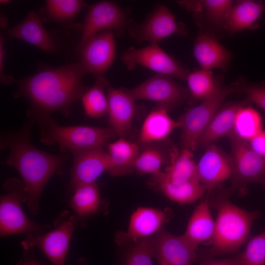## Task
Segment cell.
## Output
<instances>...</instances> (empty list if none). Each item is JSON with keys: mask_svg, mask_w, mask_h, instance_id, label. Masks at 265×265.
<instances>
[{"mask_svg": "<svg viewBox=\"0 0 265 265\" xmlns=\"http://www.w3.org/2000/svg\"><path fill=\"white\" fill-rule=\"evenodd\" d=\"M209 201L217 215L211 247L198 255L201 262L237 251L248 239L252 225L261 214L259 211H248L234 205L227 193L209 197Z\"/></svg>", "mask_w": 265, "mask_h": 265, "instance_id": "3", "label": "cell"}, {"mask_svg": "<svg viewBox=\"0 0 265 265\" xmlns=\"http://www.w3.org/2000/svg\"><path fill=\"white\" fill-rule=\"evenodd\" d=\"M45 10L49 17L58 22H67L75 18L85 6L80 0H48Z\"/></svg>", "mask_w": 265, "mask_h": 265, "instance_id": "33", "label": "cell"}, {"mask_svg": "<svg viewBox=\"0 0 265 265\" xmlns=\"http://www.w3.org/2000/svg\"><path fill=\"white\" fill-rule=\"evenodd\" d=\"M196 249L183 235L163 228L153 237V257L158 265H192L198 260Z\"/></svg>", "mask_w": 265, "mask_h": 265, "instance_id": "11", "label": "cell"}, {"mask_svg": "<svg viewBox=\"0 0 265 265\" xmlns=\"http://www.w3.org/2000/svg\"><path fill=\"white\" fill-rule=\"evenodd\" d=\"M262 130V119L257 110L246 105L238 110L233 131L237 137L248 141Z\"/></svg>", "mask_w": 265, "mask_h": 265, "instance_id": "30", "label": "cell"}, {"mask_svg": "<svg viewBox=\"0 0 265 265\" xmlns=\"http://www.w3.org/2000/svg\"><path fill=\"white\" fill-rule=\"evenodd\" d=\"M180 31L179 25L170 10L163 5H159L144 23L134 26L131 33L137 41L158 44Z\"/></svg>", "mask_w": 265, "mask_h": 265, "instance_id": "14", "label": "cell"}, {"mask_svg": "<svg viewBox=\"0 0 265 265\" xmlns=\"http://www.w3.org/2000/svg\"><path fill=\"white\" fill-rule=\"evenodd\" d=\"M151 184L168 198L181 204L193 203L207 191L200 182L173 183L161 170L152 175Z\"/></svg>", "mask_w": 265, "mask_h": 265, "instance_id": "22", "label": "cell"}, {"mask_svg": "<svg viewBox=\"0 0 265 265\" xmlns=\"http://www.w3.org/2000/svg\"><path fill=\"white\" fill-rule=\"evenodd\" d=\"M239 254L233 257L215 260L214 259L207 260L201 263L202 265H240Z\"/></svg>", "mask_w": 265, "mask_h": 265, "instance_id": "40", "label": "cell"}, {"mask_svg": "<svg viewBox=\"0 0 265 265\" xmlns=\"http://www.w3.org/2000/svg\"><path fill=\"white\" fill-rule=\"evenodd\" d=\"M0 3H7L8 2H9V0H0Z\"/></svg>", "mask_w": 265, "mask_h": 265, "instance_id": "42", "label": "cell"}, {"mask_svg": "<svg viewBox=\"0 0 265 265\" xmlns=\"http://www.w3.org/2000/svg\"><path fill=\"white\" fill-rule=\"evenodd\" d=\"M5 193L0 198V235L4 237L26 233L40 235L48 227L30 220L25 213L22 203L26 202L25 186L17 178L7 180L3 184Z\"/></svg>", "mask_w": 265, "mask_h": 265, "instance_id": "5", "label": "cell"}, {"mask_svg": "<svg viewBox=\"0 0 265 265\" xmlns=\"http://www.w3.org/2000/svg\"><path fill=\"white\" fill-rule=\"evenodd\" d=\"M265 9L261 2L243 0L233 4L224 27L230 33H235L250 27L258 20Z\"/></svg>", "mask_w": 265, "mask_h": 265, "instance_id": "27", "label": "cell"}, {"mask_svg": "<svg viewBox=\"0 0 265 265\" xmlns=\"http://www.w3.org/2000/svg\"><path fill=\"white\" fill-rule=\"evenodd\" d=\"M239 255L240 265H265V231L251 238Z\"/></svg>", "mask_w": 265, "mask_h": 265, "instance_id": "35", "label": "cell"}, {"mask_svg": "<svg viewBox=\"0 0 265 265\" xmlns=\"http://www.w3.org/2000/svg\"><path fill=\"white\" fill-rule=\"evenodd\" d=\"M127 90L136 101H153L168 110L184 103L189 96L188 91L171 77L158 74Z\"/></svg>", "mask_w": 265, "mask_h": 265, "instance_id": "10", "label": "cell"}, {"mask_svg": "<svg viewBox=\"0 0 265 265\" xmlns=\"http://www.w3.org/2000/svg\"><path fill=\"white\" fill-rule=\"evenodd\" d=\"M168 220L166 212L151 207H139L131 215L127 230L117 235V242H134L152 237L162 229Z\"/></svg>", "mask_w": 265, "mask_h": 265, "instance_id": "15", "label": "cell"}, {"mask_svg": "<svg viewBox=\"0 0 265 265\" xmlns=\"http://www.w3.org/2000/svg\"><path fill=\"white\" fill-rule=\"evenodd\" d=\"M247 142L256 153L265 159V131L262 130Z\"/></svg>", "mask_w": 265, "mask_h": 265, "instance_id": "38", "label": "cell"}, {"mask_svg": "<svg viewBox=\"0 0 265 265\" xmlns=\"http://www.w3.org/2000/svg\"><path fill=\"white\" fill-rule=\"evenodd\" d=\"M237 91L243 94L247 101L253 103L265 110V85L262 84L243 83L235 84Z\"/></svg>", "mask_w": 265, "mask_h": 265, "instance_id": "37", "label": "cell"}, {"mask_svg": "<svg viewBox=\"0 0 265 265\" xmlns=\"http://www.w3.org/2000/svg\"><path fill=\"white\" fill-rule=\"evenodd\" d=\"M127 22L124 10L114 2L104 0L92 4L88 10L82 26L79 47L100 32L123 28Z\"/></svg>", "mask_w": 265, "mask_h": 265, "instance_id": "13", "label": "cell"}, {"mask_svg": "<svg viewBox=\"0 0 265 265\" xmlns=\"http://www.w3.org/2000/svg\"><path fill=\"white\" fill-rule=\"evenodd\" d=\"M121 59L129 70L140 66L158 74L185 80L190 72L157 44L139 49L131 48L123 53Z\"/></svg>", "mask_w": 265, "mask_h": 265, "instance_id": "9", "label": "cell"}, {"mask_svg": "<svg viewBox=\"0 0 265 265\" xmlns=\"http://www.w3.org/2000/svg\"><path fill=\"white\" fill-rule=\"evenodd\" d=\"M4 49L3 40L2 37L0 40V80L1 83L4 85H8L12 83H15L16 80L12 77L5 75L4 73Z\"/></svg>", "mask_w": 265, "mask_h": 265, "instance_id": "39", "label": "cell"}, {"mask_svg": "<svg viewBox=\"0 0 265 265\" xmlns=\"http://www.w3.org/2000/svg\"><path fill=\"white\" fill-rule=\"evenodd\" d=\"M153 237L133 242L125 257L123 265H153Z\"/></svg>", "mask_w": 265, "mask_h": 265, "instance_id": "34", "label": "cell"}, {"mask_svg": "<svg viewBox=\"0 0 265 265\" xmlns=\"http://www.w3.org/2000/svg\"><path fill=\"white\" fill-rule=\"evenodd\" d=\"M228 137L231 146L232 188L244 194L250 183L265 186V159L252 149L247 141L238 138L234 132Z\"/></svg>", "mask_w": 265, "mask_h": 265, "instance_id": "8", "label": "cell"}, {"mask_svg": "<svg viewBox=\"0 0 265 265\" xmlns=\"http://www.w3.org/2000/svg\"><path fill=\"white\" fill-rule=\"evenodd\" d=\"M235 86H220L210 97L188 109L179 120L182 130L181 143L183 148L196 150L198 141L212 118L220 109L224 100L236 92Z\"/></svg>", "mask_w": 265, "mask_h": 265, "instance_id": "6", "label": "cell"}, {"mask_svg": "<svg viewBox=\"0 0 265 265\" xmlns=\"http://www.w3.org/2000/svg\"><path fill=\"white\" fill-rule=\"evenodd\" d=\"M74 190L69 203L76 216L85 218L99 211L101 198L96 183L79 186Z\"/></svg>", "mask_w": 265, "mask_h": 265, "instance_id": "28", "label": "cell"}, {"mask_svg": "<svg viewBox=\"0 0 265 265\" xmlns=\"http://www.w3.org/2000/svg\"><path fill=\"white\" fill-rule=\"evenodd\" d=\"M80 63L87 73L102 77L115 57V40L112 30L100 32L79 47Z\"/></svg>", "mask_w": 265, "mask_h": 265, "instance_id": "12", "label": "cell"}, {"mask_svg": "<svg viewBox=\"0 0 265 265\" xmlns=\"http://www.w3.org/2000/svg\"><path fill=\"white\" fill-rule=\"evenodd\" d=\"M8 34L47 52H53L56 44L44 27L38 14L30 11L17 25L10 28Z\"/></svg>", "mask_w": 265, "mask_h": 265, "instance_id": "19", "label": "cell"}, {"mask_svg": "<svg viewBox=\"0 0 265 265\" xmlns=\"http://www.w3.org/2000/svg\"><path fill=\"white\" fill-rule=\"evenodd\" d=\"M193 54L201 69L226 70L231 60V54L212 35L200 33L196 38Z\"/></svg>", "mask_w": 265, "mask_h": 265, "instance_id": "20", "label": "cell"}, {"mask_svg": "<svg viewBox=\"0 0 265 265\" xmlns=\"http://www.w3.org/2000/svg\"><path fill=\"white\" fill-rule=\"evenodd\" d=\"M247 102H234L220 109L200 137L197 146H206L219 138L228 136L233 132L237 113Z\"/></svg>", "mask_w": 265, "mask_h": 265, "instance_id": "24", "label": "cell"}, {"mask_svg": "<svg viewBox=\"0 0 265 265\" xmlns=\"http://www.w3.org/2000/svg\"><path fill=\"white\" fill-rule=\"evenodd\" d=\"M40 131L41 141L48 145L57 144L71 153L104 147L117 136L112 129L86 126H62L51 117L35 121Z\"/></svg>", "mask_w": 265, "mask_h": 265, "instance_id": "4", "label": "cell"}, {"mask_svg": "<svg viewBox=\"0 0 265 265\" xmlns=\"http://www.w3.org/2000/svg\"><path fill=\"white\" fill-rule=\"evenodd\" d=\"M209 199L207 196L196 207L183 235L196 249L200 243L211 240L214 234L215 221L210 212Z\"/></svg>", "mask_w": 265, "mask_h": 265, "instance_id": "25", "label": "cell"}, {"mask_svg": "<svg viewBox=\"0 0 265 265\" xmlns=\"http://www.w3.org/2000/svg\"><path fill=\"white\" fill-rule=\"evenodd\" d=\"M76 216L64 212L54 228L40 235L28 234L22 245L25 250L39 249L52 265H65L66 258L74 231L77 224Z\"/></svg>", "mask_w": 265, "mask_h": 265, "instance_id": "7", "label": "cell"}, {"mask_svg": "<svg viewBox=\"0 0 265 265\" xmlns=\"http://www.w3.org/2000/svg\"><path fill=\"white\" fill-rule=\"evenodd\" d=\"M165 160V154L162 150L148 145L139 152L133 163L134 171L139 174L154 175L161 171Z\"/></svg>", "mask_w": 265, "mask_h": 265, "instance_id": "32", "label": "cell"}, {"mask_svg": "<svg viewBox=\"0 0 265 265\" xmlns=\"http://www.w3.org/2000/svg\"><path fill=\"white\" fill-rule=\"evenodd\" d=\"M192 152L183 148L180 150L175 148L171 151L169 163L163 171L169 181L176 184L200 182Z\"/></svg>", "mask_w": 265, "mask_h": 265, "instance_id": "26", "label": "cell"}, {"mask_svg": "<svg viewBox=\"0 0 265 265\" xmlns=\"http://www.w3.org/2000/svg\"><path fill=\"white\" fill-rule=\"evenodd\" d=\"M108 115L110 128L117 136L125 138L130 132L136 112V101L127 89L108 86Z\"/></svg>", "mask_w": 265, "mask_h": 265, "instance_id": "18", "label": "cell"}, {"mask_svg": "<svg viewBox=\"0 0 265 265\" xmlns=\"http://www.w3.org/2000/svg\"><path fill=\"white\" fill-rule=\"evenodd\" d=\"M197 168L200 182L208 192L232 176L230 155L212 143L207 146Z\"/></svg>", "mask_w": 265, "mask_h": 265, "instance_id": "16", "label": "cell"}, {"mask_svg": "<svg viewBox=\"0 0 265 265\" xmlns=\"http://www.w3.org/2000/svg\"><path fill=\"white\" fill-rule=\"evenodd\" d=\"M73 165L71 170V186H77L96 183L106 170L107 154L103 147L71 153Z\"/></svg>", "mask_w": 265, "mask_h": 265, "instance_id": "17", "label": "cell"}, {"mask_svg": "<svg viewBox=\"0 0 265 265\" xmlns=\"http://www.w3.org/2000/svg\"><path fill=\"white\" fill-rule=\"evenodd\" d=\"M168 110L157 106L145 118L141 126L139 140L143 144H151L165 139L180 123L173 119Z\"/></svg>", "mask_w": 265, "mask_h": 265, "instance_id": "23", "label": "cell"}, {"mask_svg": "<svg viewBox=\"0 0 265 265\" xmlns=\"http://www.w3.org/2000/svg\"><path fill=\"white\" fill-rule=\"evenodd\" d=\"M204 7L205 16L215 26H224L234 2L230 0H203L199 1Z\"/></svg>", "mask_w": 265, "mask_h": 265, "instance_id": "36", "label": "cell"}, {"mask_svg": "<svg viewBox=\"0 0 265 265\" xmlns=\"http://www.w3.org/2000/svg\"><path fill=\"white\" fill-rule=\"evenodd\" d=\"M186 80L189 95L201 100L211 96L220 85L212 70L203 69L189 72Z\"/></svg>", "mask_w": 265, "mask_h": 265, "instance_id": "31", "label": "cell"}, {"mask_svg": "<svg viewBox=\"0 0 265 265\" xmlns=\"http://www.w3.org/2000/svg\"><path fill=\"white\" fill-rule=\"evenodd\" d=\"M106 152V171L110 176H124L134 171L133 163L140 152L136 143L119 137L107 144Z\"/></svg>", "mask_w": 265, "mask_h": 265, "instance_id": "21", "label": "cell"}, {"mask_svg": "<svg viewBox=\"0 0 265 265\" xmlns=\"http://www.w3.org/2000/svg\"><path fill=\"white\" fill-rule=\"evenodd\" d=\"M86 73L80 61L59 67L43 66L33 75L16 80L14 96L28 101L27 117L35 122L56 111L68 114L88 89L82 81Z\"/></svg>", "mask_w": 265, "mask_h": 265, "instance_id": "1", "label": "cell"}, {"mask_svg": "<svg viewBox=\"0 0 265 265\" xmlns=\"http://www.w3.org/2000/svg\"><path fill=\"white\" fill-rule=\"evenodd\" d=\"M35 123L28 117L22 129L1 136L0 148L8 150L5 164L21 176L26 194V204L33 215L39 212V201L45 186L55 173H61L65 156L55 155L35 147L31 142V130Z\"/></svg>", "mask_w": 265, "mask_h": 265, "instance_id": "2", "label": "cell"}, {"mask_svg": "<svg viewBox=\"0 0 265 265\" xmlns=\"http://www.w3.org/2000/svg\"><path fill=\"white\" fill-rule=\"evenodd\" d=\"M107 80L103 76L97 78L93 85L83 94L81 101L84 110L87 116L99 118L108 114V102L106 88Z\"/></svg>", "mask_w": 265, "mask_h": 265, "instance_id": "29", "label": "cell"}, {"mask_svg": "<svg viewBox=\"0 0 265 265\" xmlns=\"http://www.w3.org/2000/svg\"><path fill=\"white\" fill-rule=\"evenodd\" d=\"M23 255L22 258L17 263V265H41V264L34 258L27 251Z\"/></svg>", "mask_w": 265, "mask_h": 265, "instance_id": "41", "label": "cell"}]
</instances>
